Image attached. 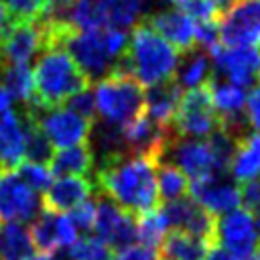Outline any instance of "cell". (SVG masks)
I'll use <instances>...</instances> for the list:
<instances>
[{
  "label": "cell",
  "instance_id": "obj_24",
  "mask_svg": "<svg viewBox=\"0 0 260 260\" xmlns=\"http://www.w3.org/2000/svg\"><path fill=\"white\" fill-rule=\"evenodd\" d=\"M211 77H213V67H211V59L205 49L193 47L191 51L179 53L175 81L181 85V89L205 85Z\"/></svg>",
  "mask_w": 260,
  "mask_h": 260
},
{
  "label": "cell",
  "instance_id": "obj_44",
  "mask_svg": "<svg viewBox=\"0 0 260 260\" xmlns=\"http://www.w3.org/2000/svg\"><path fill=\"white\" fill-rule=\"evenodd\" d=\"M0 171H2V162H0Z\"/></svg>",
  "mask_w": 260,
  "mask_h": 260
},
{
  "label": "cell",
  "instance_id": "obj_10",
  "mask_svg": "<svg viewBox=\"0 0 260 260\" xmlns=\"http://www.w3.org/2000/svg\"><path fill=\"white\" fill-rule=\"evenodd\" d=\"M215 244H219L236 260H250L260 248L254 213L244 207H236L223 215H217Z\"/></svg>",
  "mask_w": 260,
  "mask_h": 260
},
{
  "label": "cell",
  "instance_id": "obj_25",
  "mask_svg": "<svg viewBox=\"0 0 260 260\" xmlns=\"http://www.w3.org/2000/svg\"><path fill=\"white\" fill-rule=\"evenodd\" d=\"M49 171L57 177L63 175H87L93 169V148L87 142L57 148L47 162Z\"/></svg>",
  "mask_w": 260,
  "mask_h": 260
},
{
  "label": "cell",
  "instance_id": "obj_29",
  "mask_svg": "<svg viewBox=\"0 0 260 260\" xmlns=\"http://www.w3.org/2000/svg\"><path fill=\"white\" fill-rule=\"evenodd\" d=\"M112 254H114L112 248L104 240H100L95 234H85L69 246L65 258L67 260H110Z\"/></svg>",
  "mask_w": 260,
  "mask_h": 260
},
{
  "label": "cell",
  "instance_id": "obj_28",
  "mask_svg": "<svg viewBox=\"0 0 260 260\" xmlns=\"http://www.w3.org/2000/svg\"><path fill=\"white\" fill-rule=\"evenodd\" d=\"M169 219L162 211V207H156L152 211H146L142 215H136V242L148 248H158L165 234L169 232Z\"/></svg>",
  "mask_w": 260,
  "mask_h": 260
},
{
  "label": "cell",
  "instance_id": "obj_41",
  "mask_svg": "<svg viewBox=\"0 0 260 260\" xmlns=\"http://www.w3.org/2000/svg\"><path fill=\"white\" fill-rule=\"evenodd\" d=\"M256 230H258V236H260V209L256 211Z\"/></svg>",
  "mask_w": 260,
  "mask_h": 260
},
{
  "label": "cell",
  "instance_id": "obj_17",
  "mask_svg": "<svg viewBox=\"0 0 260 260\" xmlns=\"http://www.w3.org/2000/svg\"><path fill=\"white\" fill-rule=\"evenodd\" d=\"M189 197L213 215H223L240 207V185L228 175L189 181Z\"/></svg>",
  "mask_w": 260,
  "mask_h": 260
},
{
  "label": "cell",
  "instance_id": "obj_1",
  "mask_svg": "<svg viewBox=\"0 0 260 260\" xmlns=\"http://www.w3.org/2000/svg\"><path fill=\"white\" fill-rule=\"evenodd\" d=\"M158 158L140 152H122L100 162L95 187L102 195L132 215H142L160 207L156 193Z\"/></svg>",
  "mask_w": 260,
  "mask_h": 260
},
{
  "label": "cell",
  "instance_id": "obj_38",
  "mask_svg": "<svg viewBox=\"0 0 260 260\" xmlns=\"http://www.w3.org/2000/svg\"><path fill=\"white\" fill-rule=\"evenodd\" d=\"M205 260H236V258H234L232 254H228L219 244H215V246H211V248L207 250Z\"/></svg>",
  "mask_w": 260,
  "mask_h": 260
},
{
  "label": "cell",
  "instance_id": "obj_39",
  "mask_svg": "<svg viewBox=\"0 0 260 260\" xmlns=\"http://www.w3.org/2000/svg\"><path fill=\"white\" fill-rule=\"evenodd\" d=\"M26 260H55V256H53V254H43V252H41V254H37V256H28Z\"/></svg>",
  "mask_w": 260,
  "mask_h": 260
},
{
  "label": "cell",
  "instance_id": "obj_12",
  "mask_svg": "<svg viewBox=\"0 0 260 260\" xmlns=\"http://www.w3.org/2000/svg\"><path fill=\"white\" fill-rule=\"evenodd\" d=\"M207 55L213 71L223 75L225 81L244 89L260 81V47H225L217 43Z\"/></svg>",
  "mask_w": 260,
  "mask_h": 260
},
{
  "label": "cell",
  "instance_id": "obj_2",
  "mask_svg": "<svg viewBox=\"0 0 260 260\" xmlns=\"http://www.w3.org/2000/svg\"><path fill=\"white\" fill-rule=\"evenodd\" d=\"M177 63L179 51L150 28L146 20H140L132 26L124 57L116 69L130 73L142 87H150L175 79Z\"/></svg>",
  "mask_w": 260,
  "mask_h": 260
},
{
  "label": "cell",
  "instance_id": "obj_23",
  "mask_svg": "<svg viewBox=\"0 0 260 260\" xmlns=\"http://www.w3.org/2000/svg\"><path fill=\"white\" fill-rule=\"evenodd\" d=\"M230 175L236 183L260 177V132H246L236 140Z\"/></svg>",
  "mask_w": 260,
  "mask_h": 260
},
{
  "label": "cell",
  "instance_id": "obj_40",
  "mask_svg": "<svg viewBox=\"0 0 260 260\" xmlns=\"http://www.w3.org/2000/svg\"><path fill=\"white\" fill-rule=\"evenodd\" d=\"M213 2H215V4H217V6H219V10H221V12H223V10H225V8H228V6H232V4H234V2H236V0H213Z\"/></svg>",
  "mask_w": 260,
  "mask_h": 260
},
{
  "label": "cell",
  "instance_id": "obj_43",
  "mask_svg": "<svg viewBox=\"0 0 260 260\" xmlns=\"http://www.w3.org/2000/svg\"><path fill=\"white\" fill-rule=\"evenodd\" d=\"M0 71H2V63H0Z\"/></svg>",
  "mask_w": 260,
  "mask_h": 260
},
{
  "label": "cell",
  "instance_id": "obj_34",
  "mask_svg": "<svg viewBox=\"0 0 260 260\" xmlns=\"http://www.w3.org/2000/svg\"><path fill=\"white\" fill-rule=\"evenodd\" d=\"M63 106H67L69 110H73L75 114L93 120L95 118V102H93V91H89V87L77 91L75 95H71Z\"/></svg>",
  "mask_w": 260,
  "mask_h": 260
},
{
  "label": "cell",
  "instance_id": "obj_22",
  "mask_svg": "<svg viewBox=\"0 0 260 260\" xmlns=\"http://www.w3.org/2000/svg\"><path fill=\"white\" fill-rule=\"evenodd\" d=\"M209 248H211L209 242L189 232L169 228V232L165 234L162 242L156 248V254L158 260H205Z\"/></svg>",
  "mask_w": 260,
  "mask_h": 260
},
{
  "label": "cell",
  "instance_id": "obj_37",
  "mask_svg": "<svg viewBox=\"0 0 260 260\" xmlns=\"http://www.w3.org/2000/svg\"><path fill=\"white\" fill-rule=\"evenodd\" d=\"M246 122L250 128L260 132V81L254 83V89L246 98Z\"/></svg>",
  "mask_w": 260,
  "mask_h": 260
},
{
  "label": "cell",
  "instance_id": "obj_21",
  "mask_svg": "<svg viewBox=\"0 0 260 260\" xmlns=\"http://www.w3.org/2000/svg\"><path fill=\"white\" fill-rule=\"evenodd\" d=\"M24 160V116L12 108L0 112V162L14 169Z\"/></svg>",
  "mask_w": 260,
  "mask_h": 260
},
{
  "label": "cell",
  "instance_id": "obj_8",
  "mask_svg": "<svg viewBox=\"0 0 260 260\" xmlns=\"http://www.w3.org/2000/svg\"><path fill=\"white\" fill-rule=\"evenodd\" d=\"M207 83L199 87H191L181 95V102L171 126L175 136L207 138L219 128V120L213 110Z\"/></svg>",
  "mask_w": 260,
  "mask_h": 260
},
{
  "label": "cell",
  "instance_id": "obj_9",
  "mask_svg": "<svg viewBox=\"0 0 260 260\" xmlns=\"http://www.w3.org/2000/svg\"><path fill=\"white\" fill-rule=\"evenodd\" d=\"M49 49L45 26L35 20H10L0 30V63L28 65L39 53Z\"/></svg>",
  "mask_w": 260,
  "mask_h": 260
},
{
  "label": "cell",
  "instance_id": "obj_16",
  "mask_svg": "<svg viewBox=\"0 0 260 260\" xmlns=\"http://www.w3.org/2000/svg\"><path fill=\"white\" fill-rule=\"evenodd\" d=\"M169 225L189 232L205 242H209L211 246H215V230H217V215L209 213L205 207H201L197 201H193L189 195L162 203L160 205Z\"/></svg>",
  "mask_w": 260,
  "mask_h": 260
},
{
  "label": "cell",
  "instance_id": "obj_30",
  "mask_svg": "<svg viewBox=\"0 0 260 260\" xmlns=\"http://www.w3.org/2000/svg\"><path fill=\"white\" fill-rule=\"evenodd\" d=\"M16 175L37 193H45L47 187L53 181V173L45 162H32V160H22L20 165L14 167Z\"/></svg>",
  "mask_w": 260,
  "mask_h": 260
},
{
  "label": "cell",
  "instance_id": "obj_6",
  "mask_svg": "<svg viewBox=\"0 0 260 260\" xmlns=\"http://www.w3.org/2000/svg\"><path fill=\"white\" fill-rule=\"evenodd\" d=\"M150 2L152 0H75L71 10V26H112L128 30L138 22Z\"/></svg>",
  "mask_w": 260,
  "mask_h": 260
},
{
  "label": "cell",
  "instance_id": "obj_33",
  "mask_svg": "<svg viewBox=\"0 0 260 260\" xmlns=\"http://www.w3.org/2000/svg\"><path fill=\"white\" fill-rule=\"evenodd\" d=\"M95 197H89L85 201H81L79 205H75L73 209L67 211V217L71 219V223L75 225L77 232H91L93 230V219H95Z\"/></svg>",
  "mask_w": 260,
  "mask_h": 260
},
{
  "label": "cell",
  "instance_id": "obj_5",
  "mask_svg": "<svg viewBox=\"0 0 260 260\" xmlns=\"http://www.w3.org/2000/svg\"><path fill=\"white\" fill-rule=\"evenodd\" d=\"M100 122L124 126L144 112V87L126 71H112L98 79L93 89Z\"/></svg>",
  "mask_w": 260,
  "mask_h": 260
},
{
  "label": "cell",
  "instance_id": "obj_36",
  "mask_svg": "<svg viewBox=\"0 0 260 260\" xmlns=\"http://www.w3.org/2000/svg\"><path fill=\"white\" fill-rule=\"evenodd\" d=\"M110 260H158L156 248H148L142 244H130L122 250H116Z\"/></svg>",
  "mask_w": 260,
  "mask_h": 260
},
{
  "label": "cell",
  "instance_id": "obj_42",
  "mask_svg": "<svg viewBox=\"0 0 260 260\" xmlns=\"http://www.w3.org/2000/svg\"><path fill=\"white\" fill-rule=\"evenodd\" d=\"M250 260H260V248H258V250H256V254H254V256H252V258H250Z\"/></svg>",
  "mask_w": 260,
  "mask_h": 260
},
{
  "label": "cell",
  "instance_id": "obj_35",
  "mask_svg": "<svg viewBox=\"0 0 260 260\" xmlns=\"http://www.w3.org/2000/svg\"><path fill=\"white\" fill-rule=\"evenodd\" d=\"M238 185H240V207L256 213L260 209V177Z\"/></svg>",
  "mask_w": 260,
  "mask_h": 260
},
{
  "label": "cell",
  "instance_id": "obj_14",
  "mask_svg": "<svg viewBox=\"0 0 260 260\" xmlns=\"http://www.w3.org/2000/svg\"><path fill=\"white\" fill-rule=\"evenodd\" d=\"M41 211L39 193L32 191L14 169L0 171V221H32Z\"/></svg>",
  "mask_w": 260,
  "mask_h": 260
},
{
  "label": "cell",
  "instance_id": "obj_7",
  "mask_svg": "<svg viewBox=\"0 0 260 260\" xmlns=\"http://www.w3.org/2000/svg\"><path fill=\"white\" fill-rule=\"evenodd\" d=\"M37 128L43 132V136L51 142L53 148H65L73 144L87 142L91 136V126L93 120H87L67 106H51V108H41L32 106L24 110Z\"/></svg>",
  "mask_w": 260,
  "mask_h": 260
},
{
  "label": "cell",
  "instance_id": "obj_32",
  "mask_svg": "<svg viewBox=\"0 0 260 260\" xmlns=\"http://www.w3.org/2000/svg\"><path fill=\"white\" fill-rule=\"evenodd\" d=\"M10 20H35L41 16L47 0H2Z\"/></svg>",
  "mask_w": 260,
  "mask_h": 260
},
{
  "label": "cell",
  "instance_id": "obj_11",
  "mask_svg": "<svg viewBox=\"0 0 260 260\" xmlns=\"http://www.w3.org/2000/svg\"><path fill=\"white\" fill-rule=\"evenodd\" d=\"M217 30L225 47H260V0H236L221 12Z\"/></svg>",
  "mask_w": 260,
  "mask_h": 260
},
{
  "label": "cell",
  "instance_id": "obj_31",
  "mask_svg": "<svg viewBox=\"0 0 260 260\" xmlns=\"http://www.w3.org/2000/svg\"><path fill=\"white\" fill-rule=\"evenodd\" d=\"M175 8L183 10L187 16H191L195 22H209L219 20L221 10L213 0H171Z\"/></svg>",
  "mask_w": 260,
  "mask_h": 260
},
{
  "label": "cell",
  "instance_id": "obj_26",
  "mask_svg": "<svg viewBox=\"0 0 260 260\" xmlns=\"http://www.w3.org/2000/svg\"><path fill=\"white\" fill-rule=\"evenodd\" d=\"M0 85L4 87L10 100L22 106V110L35 106V79L32 69L28 65H2Z\"/></svg>",
  "mask_w": 260,
  "mask_h": 260
},
{
  "label": "cell",
  "instance_id": "obj_20",
  "mask_svg": "<svg viewBox=\"0 0 260 260\" xmlns=\"http://www.w3.org/2000/svg\"><path fill=\"white\" fill-rule=\"evenodd\" d=\"M181 95H183V89L175 79L150 85L144 91V114L154 124L171 130Z\"/></svg>",
  "mask_w": 260,
  "mask_h": 260
},
{
  "label": "cell",
  "instance_id": "obj_4",
  "mask_svg": "<svg viewBox=\"0 0 260 260\" xmlns=\"http://www.w3.org/2000/svg\"><path fill=\"white\" fill-rule=\"evenodd\" d=\"M35 106L51 108L65 104L71 95L91 85L73 57L63 47H49L41 53L35 69Z\"/></svg>",
  "mask_w": 260,
  "mask_h": 260
},
{
  "label": "cell",
  "instance_id": "obj_19",
  "mask_svg": "<svg viewBox=\"0 0 260 260\" xmlns=\"http://www.w3.org/2000/svg\"><path fill=\"white\" fill-rule=\"evenodd\" d=\"M150 28H154L167 43H171L179 53L191 51L195 45V20L179 8H167L144 18Z\"/></svg>",
  "mask_w": 260,
  "mask_h": 260
},
{
  "label": "cell",
  "instance_id": "obj_15",
  "mask_svg": "<svg viewBox=\"0 0 260 260\" xmlns=\"http://www.w3.org/2000/svg\"><path fill=\"white\" fill-rule=\"evenodd\" d=\"M32 246H37L43 254H55L63 248H69L77 240V230L67 217V213H57L51 209H43L35 215L28 228Z\"/></svg>",
  "mask_w": 260,
  "mask_h": 260
},
{
  "label": "cell",
  "instance_id": "obj_18",
  "mask_svg": "<svg viewBox=\"0 0 260 260\" xmlns=\"http://www.w3.org/2000/svg\"><path fill=\"white\" fill-rule=\"evenodd\" d=\"M95 193V183L85 175H63L57 181H51V185L43 193L41 207L57 213H67L81 201L93 197Z\"/></svg>",
  "mask_w": 260,
  "mask_h": 260
},
{
  "label": "cell",
  "instance_id": "obj_13",
  "mask_svg": "<svg viewBox=\"0 0 260 260\" xmlns=\"http://www.w3.org/2000/svg\"><path fill=\"white\" fill-rule=\"evenodd\" d=\"M100 240H104L112 252L122 250L136 242V215L128 213L112 199L98 191L95 197V219L91 230Z\"/></svg>",
  "mask_w": 260,
  "mask_h": 260
},
{
  "label": "cell",
  "instance_id": "obj_3",
  "mask_svg": "<svg viewBox=\"0 0 260 260\" xmlns=\"http://www.w3.org/2000/svg\"><path fill=\"white\" fill-rule=\"evenodd\" d=\"M126 45L128 30L112 26L73 28L59 43V47L67 49V53L89 81H98L110 75L120 65Z\"/></svg>",
  "mask_w": 260,
  "mask_h": 260
},
{
  "label": "cell",
  "instance_id": "obj_27",
  "mask_svg": "<svg viewBox=\"0 0 260 260\" xmlns=\"http://www.w3.org/2000/svg\"><path fill=\"white\" fill-rule=\"evenodd\" d=\"M154 179H156V193L160 203H169L189 195V177L169 160L160 158L156 162Z\"/></svg>",
  "mask_w": 260,
  "mask_h": 260
}]
</instances>
